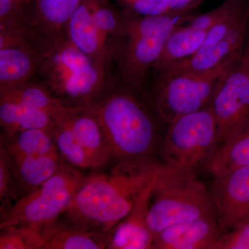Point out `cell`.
<instances>
[{
  "instance_id": "21",
  "label": "cell",
  "mask_w": 249,
  "mask_h": 249,
  "mask_svg": "<svg viewBox=\"0 0 249 249\" xmlns=\"http://www.w3.org/2000/svg\"><path fill=\"white\" fill-rule=\"evenodd\" d=\"M1 147L11 160L58 152L52 131L44 129L1 132Z\"/></svg>"
},
{
  "instance_id": "32",
  "label": "cell",
  "mask_w": 249,
  "mask_h": 249,
  "mask_svg": "<svg viewBox=\"0 0 249 249\" xmlns=\"http://www.w3.org/2000/svg\"><path fill=\"white\" fill-rule=\"evenodd\" d=\"M204 1L205 0H170V9L172 11L194 10Z\"/></svg>"
},
{
  "instance_id": "3",
  "label": "cell",
  "mask_w": 249,
  "mask_h": 249,
  "mask_svg": "<svg viewBox=\"0 0 249 249\" xmlns=\"http://www.w3.org/2000/svg\"><path fill=\"white\" fill-rule=\"evenodd\" d=\"M194 10L143 16L121 10L124 32L114 55L113 76L121 85L141 90L163 46L177 28L187 24Z\"/></svg>"
},
{
  "instance_id": "5",
  "label": "cell",
  "mask_w": 249,
  "mask_h": 249,
  "mask_svg": "<svg viewBox=\"0 0 249 249\" xmlns=\"http://www.w3.org/2000/svg\"><path fill=\"white\" fill-rule=\"evenodd\" d=\"M242 58L234 57L208 71L185 72L147 80L142 91L168 125L209 105L221 80Z\"/></svg>"
},
{
  "instance_id": "31",
  "label": "cell",
  "mask_w": 249,
  "mask_h": 249,
  "mask_svg": "<svg viewBox=\"0 0 249 249\" xmlns=\"http://www.w3.org/2000/svg\"><path fill=\"white\" fill-rule=\"evenodd\" d=\"M214 249H249V219L226 232Z\"/></svg>"
},
{
  "instance_id": "11",
  "label": "cell",
  "mask_w": 249,
  "mask_h": 249,
  "mask_svg": "<svg viewBox=\"0 0 249 249\" xmlns=\"http://www.w3.org/2000/svg\"><path fill=\"white\" fill-rule=\"evenodd\" d=\"M209 191L225 232L249 219V165L215 175Z\"/></svg>"
},
{
  "instance_id": "16",
  "label": "cell",
  "mask_w": 249,
  "mask_h": 249,
  "mask_svg": "<svg viewBox=\"0 0 249 249\" xmlns=\"http://www.w3.org/2000/svg\"><path fill=\"white\" fill-rule=\"evenodd\" d=\"M43 58L33 46L0 40V88L34 78Z\"/></svg>"
},
{
  "instance_id": "28",
  "label": "cell",
  "mask_w": 249,
  "mask_h": 249,
  "mask_svg": "<svg viewBox=\"0 0 249 249\" xmlns=\"http://www.w3.org/2000/svg\"><path fill=\"white\" fill-rule=\"evenodd\" d=\"M22 197L11 162L0 147V213L4 214Z\"/></svg>"
},
{
  "instance_id": "26",
  "label": "cell",
  "mask_w": 249,
  "mask_h": 249,
  "mask_svg": "<svg viewBox=\"0 0 249 249\" xmlns=\"http://www.w3.org/2000/svg\"><path fill=\"white\" fill-rule=\"evenodd\" d=\"M91 13L98 31L114 53V59L124 32L121 11L114 7L109 0H91Z\"/></svg>"
},
{
  "instance_id": "23",
  "label": "cell",
  "mask_w": 249,
  "mask_h": 249,
  "mask_svg": "<svg viewBox=\"0 0 249 249\" xmlns=\"http://www.w3.org/2000/svg\"><path fill=\"white\" fill-rule=\"evenodd\" d=\"M55 121L47 113L24 103L0 98L1 132L31 129L53 130Z\"/></svg>"
},
{
  "instance_id": "9",
  "label": "cell",
  "mask_w": 249,
  "mask_h": 249,
  "mask_svg": "<svg viewBox=\"0 0 249 249\" xmlns=\"http://www.w3.org/2000/svg\"><path fill=\"white\" fill-rule=\"evenodd\" d=\"M249 29V0H241L230 14L207 31L200 48L194 55L149 76L147 80L191 71L212 70L243 53Z\"/></svg>"
},
{
  "instance_id": "33",
  "label": "cell",
  "mask_w": 249,
  "mask_h": 249,
  "mask_svg": "<svg viewBox=\"0 0 249 249\" xmlns=\"http://www.w3.org/2000/svg\"><path fill=\"white\" fill-rule=\"evenodd\" d=\"M242 61L243 62L249 71V29L247 39H246L245 46H244Z\"/></svg>"
},
{
  "instance_id": "25",
  "label": "cell",
  "mask_w": 249,
  "mask_h": 249,
  "mask_svg": "<svg viewBox=\"0 0 249 249\" xmlns=\"http://www.w3.org/2000/svg\"><path fill=\"white\" fill-rule=\"evenodd\" d=\"M67 118L56 122L52 130L58 153L69 164L74 168L94 169L92 160L72 130Z\"/></svg>"
},
{
  "instance_id": "34",
  "label": "cell",
  "mask_w": 249,
  "mask_h": 249,
  "mask_svg": "<svg viewBox=\"0 0 249 249\" xmlns=\"http://www.w3.org/2000/svg\"><path fill=\"white\" fill-rule=\"evenodd\" d=\"M15 1L18 2L24 3V4H30V3L34 2L35 0H14Z\"/></svg>"
},
{
  "instance_id": "24",
  "label": "cell",
  "mask_w": 249,
  "mask_h": 249,
  "mask_svg": "<svg viewBox=\"0 0 249 249\" xmlns=\"http://www.w3.org/2000/svg\"><path fill=\"white\" fill-rule=\"evenodd\" d=\"M249 165V119L218 147L207 170L213 176Z\"/></svg>"
},
{
  "instance_id": "7",
  "label": "cell",
  "mask_w": 249,
  "mask_h": 249,
  "mask_svg": "<svg viewBox=\"0 0 249 249\" xmlns=\"http://www.w3.org/2000/svg\"><path fill=\"white\" fill-rule=\"evenodd\" d=\"M147 214L154 235L177 224L217 216L209 189L196 177L172 176L156 187Z\"/></svg>"
},
{
  "instance_id": "17",
  "label": "cell",
  "mask_w": 249,
  "mask_h": 249,
  "mask_svg": "<svg viewBox=\"0 0 249 249\" xmlns=\"http://www.w3.org/2000/svg\"><path fill=\"white\" fill-rule=\"evenodd\" d=\"M43 249H107L106 234L67 219H58L42 227Z\"/></svg>"
},
{
  "instance_id": "10",
  "label": "cell",
  "mask_w": 249,
  "mask_h": 249,
  "mask_svg": "<svg viewBox=\"0 0 249 249\" xmlns=\"http://www.w3.org/2000/svg\"><path fill=\"white\" fill-rule=\"evenodd\" d=\"M211 106L219 147L249 119V71L242 59L221 80Z\"/></svg>"
},
{
  "instance_id": "19",
  "label": "cell",
  "mask_w": 249,
  "mask_h": 249,
  "mask_svg": "<svg viewBox=\"0 0 249 249\" xmlns=\"http://www.w3.org/2000/svg\"><path fill=\"white\" fill-rule=\"evenodd\" d=\"M0 98L13 100L40 109L52 116L55 122L63 120L74 111L82 109L64 106L39 80L34 78L0 88Z\"/></svg>"
},
{
  "instance_id": "27",
  "label": "cell",
  "mask_w": 249,
  "mask_h": 249,
  "mask_svg": "<svg viewBox=\"0 0 249 249\" xmlns=\"http://www.w3.org/2000/svg\"><path fill=\"white\" fill-rule=\"evenodd\" d=\"M43 247L42 227L16 224L1 228V249H43Z\"/></svg>"
},
{
  "instance_id": "20",
  "label": "cell",
  "mask_w": 249,
  "mask_h": 249,
  "mask_svg": "<svg viewBox=\"0 0 249 249\" xmlns=\"http://www.w3.org/2000/svg\"><path fill=\"white\" fill-rule=\"evenodd\" d=\"M61 158L58 152L28 156L16 160H11L9 157L22 196L38 188L52 178L63 163Z\"/></svg>"
},
{
  "instance_id": "2",
  "label": "cell",
  "mask_w": 249,
  "mask_h": 249,
  "mask_svg": "<svg viewBox=\"0 0 249 249\" xmlns=\"http://www.w3.org/2000/svg\"><path fill=\"white\" fill-rule=\"evenodd\" d=\"M87 108L101 124L113 160L153 158L160 149L164 136L162 127L167 124L141 90L124 86L113 78Z\"/></svg>"
},
{
  "instance_id": "8",
  "label": "cell",
  "mask_w": 249,
  "mask_h": 249,
  "mask_svg": "<svg viewBox=\"0 0 249 249\" xmlns=\"http://www.w3.org/2000/svg\"><path fill=\"white\" fill-rule=\"evenodd\" d=\"M85 177L74 167L62 163L52 178L1 214L0 229L16 224L42 227L55 222L66 213Z\"/></svg>"
},
{
  "instance_id": "14",
  "label": "cell",
  "mask_w": 249,
  "mask_h": 249,
  "mask_svg": "<svg viewBox=\"0 0 249 249\" xmlns=\"http://www.w3.org/2000/svg\"><path fill=\"white\" fill-rule=\"evenodd\" d=\"M81 0H35V45L42 55L67 37V27Z\"/></svg>"
},
{
  "instance_id": "30",
  "label": "cell",
  "mask_w": 249,
  "mask_h": 249,
  "mask_svg": "<svg viewBox=\"0 0 249 249\" xmlns=\"http://www.w3.org/2000/svg\"><path fill=\"white\" fill-rule=\"evenodd\" d=\"M240 1L241 0H225L222 4L209 12L193 16L187 25L195 29L209 30L230 14Z\"/></svg>"
},
{
  "instance_id": "29",
  "label": "cell",
  "mask_w": 249,
  "mask_h": 249,
  "mask_svg": "<svg viewBox=\"0 0 249 249\" xmlns=\"http://www.w3.org/2000/svg\"><path fill=\"white\" fill-rule=\"evenodd\" d=\"M122 11L138 16H158L169 13L170 0H116Z\"/></svg>"
},
{
  "instance_id": "22",
  "label": "cell",
  "mask_w": 249,
  "mask_h": 249,
  "mask_svg": "<svg viewBox=\"0 0 249 249\" xmlns=\"http://www.w3.org/2000/svg\"><path fill=\"white\" fill-rule=\"evenodd\" d=\"M207 31L195 29L187 24L177 28L167 39L160 58L147 78L194 55L202 45Z\"/></svg>"
},
{
  "instance_id": "18",
  "label": "cell",
  "mask_w": 249,
  "mask_h": 249,
  "mask_svg": "<svg viewBox=\"0 0 249 249\" xmlns=\"http://www.w3.org/2000/svg\"><path fill=\"white\" fill-rule=\"evenodd\" d=\"M67 121L92 160L94 169L102 168L113 160L102 127L88 108L72 113Z\"/></svg>"
},
{
  "instance_id": "4",
  "label": "cell",
  "mask_w": 249,
  "mask_h": 249,
  "mask_svg": "<svg viewBox=\"0 0 249 249\" xmlns=\"http://www.w3.org/2000/svg\"><path fill=\"white\" fill-rule=\"evenodd\" d=\"M34 78L64 106L85 109L112 78L66 37L46 54Z\"/></svg>"
},
{
  "instance_id": "15",
  "label": "cell",
  "mask_w": 249,
  "mask_h": 249,
  "mask_svg": "<svg viewBox=\"0 0 249 249\" xmlns=\"http://www.w3.org/2000/svg\"><path fill=\"white\" fill-rule=\"evenodd\" d=\"M225 232L217 216L200 218L159 232L152 249H214Z\"/></svg>"
},
{
  "instance_id": "1",
  "label": "cell",
  "mask_w": 249,
  "mask_h": 249,
  "mask_svg": "<svg viewBox=\"0 0 249 249\" xmlns=\"http://www.w3.org/2000/svg\"><path fill=\"white\" fill-rule=\"evenodd\" d=\"M171 175H179L154 158L117 162L108 173L85 177L66 219L107 234L129 213L149 183Z\"/></svg>"
},
{
  "instance_id": "6",
  "label": "cell",
  "mask_w": 249,
  "mask_h": 249,
  "mask_svg": "<svg viewBox=\"0 0 249 249\" xmlns=\"http://www.w3.org/2000/svg\"><path fill=\"white\" fill-rule=\"evenodd\" d=\"M219 147V137L211 103L167 125L160 147L163 164L181 176L196 177Z\"/></svg>"
},
{
  "instance_id": "12",
  "label": "cell",
  "mask_w": 249,
  "mask_h": 249,
  "mask_svg": "<svg viewBox=\"0 0 249 249\" xmlns=\"http://www.w3.org/2000/svg\"><path fill=\"white\" fill-rule=\"evenodd\" d=\"M149 183L129 213L106 234L107 249H152L155 235L149 228L147 214L150 199L157 184L163 178Z\"/></svg>"
},
{
  "instance_id": "13",
  "label": "cell",
  "mask_w": 249,
  "mask_h": 249,
  "mask_svg": "<svg viewBox=\"0 0 249 249\" xmlns=\"http://www.w3.org/2000/svg\"><path fill=\"white\" fill-rule=\"evenodd\" d=\"M67 37L112 78L114 53L98 31L91 13V0H81L67 27Z\"/></svg>"
}]
</instances>
